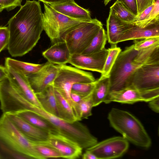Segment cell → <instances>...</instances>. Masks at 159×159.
I'll return each mask as SVG.
<instances>
[{
    "label": "cell",
    "instance_id": "32",
    "mask_svg": "<svg viewBox=\"0 0 159 159\" xmlns=\"http://www.w3.org/2000/svg\"><path fill=\"white\" fill-rule=\"evenodd\" d=\"M96 80L91 83H79L74 84L71 91L87 96L91 93L95 87Z\"/></svg>",
    "mask_w": 159,
    "mask_h": 159
},
{
    "label": "cell",
    "instance_id": "40",
    "mask_svg": "<svg viewBox=\"0 0 159 159\" xmlns=\"http://www.w3.org/2000/svg\"><path fill=\"white\" fill-rule=\"evenodd\" d=\"M44 3L47 4H57L65 3L68 2L74 1V0H38Z\"/></svg>",
    "mask_w": 159,
    "mask_h": 159
},
{
    "label": "cell",
    "instance_id": "19",
    "mask_svg": "<svg viewBox=\"0 0 159 159\" xmlns=\"http://www.w3.org/2000/svg\"><path fill=\"white\" fill-rule=\"evenodd\" d=\"M159 37V22L144 28L134 25L120 37L119 43L124 41Z\"/></svg>",
    "mask_w": 159,
    "mask_h": 159
},
{
    "label": "cell",
    "instance_id": "20",
    "mask_svg": "<svg viewBox=\"0 0 159 159\" xmlns=\"http://www.w3.org/2000/svg\"><path fill=\"white\" fill-rule=\"evenodd\" d=\"M35 94L42 108L46 112L58 117L56 99L52 85H49L43 91Z\"/></svg>",
    "mask_w": 159,
    "mask_h": 159
},
{
    "label": "cell",
    "instance_id": "25",
    "mask_svg": "<svg viewBox=\"0 0 159 159\" xmlns=\"http://www.w3.org/2000/svg\"><path fill=\"white\" fill-rule=\"evenodd\" d=\"M109 14L121 20L129 23L134 22L136 19L137 16L118 0L110 7Z\"/></svg>",
    "mask_w": 159,
    "mask_h": 159
},
{
    "label": "cell",
    "instance_id": "4",
    "mask_svg": "<svg viewBox=\"0 0 159 159\" xmlns=\"http://www.w3.org/2000/svg\"><path fill=\"white\" fill-rule=\"evenodd\" d=\"M0 141L30 159H45L5 113L0 117Z\"/></svg>",
    "mask_w": 159,
    "mask_h": 159
},
{
    "label": "cell",
    "instance_id": "13",
    "mask_svg": "<svg viewBox=\"0 0 159 159\" xmlns=\"http://www.w3.org/2000/svg\"><path fill=\"white\" fill-rule=\"evenodd\" d=\"M43 143L56 149L63 158L75 159L82 155L83 148L79 144L58 133H49L48 141Z\"/></svg>",
    "mask_w": 159,
    "mask_h": 159
},
{
    "label": "cell",
    "instance_id": "12",
    "mask_svg": "<svg viewBox=\"0 0 159 159\" xmlns=\"http://www.w3.org/2000/svg\"><path fill=\"white\" fill-rule=\"evenodd\" d=\"M58 71L57 65L47 61L39 71L26 76L36 94L43 91L49 85H52Z\"/></svg>",
    "mask_w": 159,
    "mask_h": 159
},
{
    "label": "cell",
    "instance_id": "38",
    "mask_svg": "<svg viewBox=\"0 0 159 159\" xmlns=\"http://www.w3.org/2000/svg\"><path fill=\"white\" fill-rule=\"evenodd\" d=\"M149 107L154 112L158 113L159 112V96L148 102Z\"/></svg>",
    "mask_w": 159,
    "mask_h": 159
},
{
    "label": "cell",
    "instance_id": "24",
    "mask_svg": "<svg viewBox=\"0 0 159 159\" xmlns=\"http://www.w3.org/2000/svg\"><path fill=\"white\" fill-rule=\"evenodd\" d=\"M45 63L36 64L23 62L10 57L5 60V66L9 67L16 71L26 75L39 71Z\"/></svg>",
    "mask_w": 159,
    "mask_h": 159
},
{
    "label": "cell",
    "instance_id": "35",
    "mask_svg": "<svg viewBox=\"0 0 159 159\" xmlns=\"http://www.w3.org/2000/svg\"><path fill=\"white\" fill-rule=\"evenodd\" d=\"M22 0H0V4L7 11L12 10L17 7H21Z\"/></svg>",
    "mask_w": 159,
    "mask_h": 159
},
{
    "label": "cell",
    "instance_id": "16",
    "mask_svg": "<svg viewBox=\"0 0 159 159\" xmlns=\"http://www.w3.org/2000/svg\"><path fill=\"white\" fill-rule=\"evenodd\" d=\"M107 37L111 45H116L120 37L134 25L120 20L110 14L107 20Z\"/></svg>",
    "mask_w": 159,
    "mask_h": 159
},
{
    "label": "cell",
    "instance_id": "37",
    "mask_svg": "<svg viewBox=\"0 0 159 159\" xmlns=\"http://www.w3.org/2000/svg\"><path fill=\"white\" fill-rule=\"evenodd\" d=\"M136 16L137 9L136 0H118Z\"/></svg>",
    "mask_w": 159,
    "mask_h": 159
},
{
    "label": "cell",
    "instance_id": "36",
    "mask_svg": "<svg viewBox=\"0 0 159 159\" xmlns=\"http://www.w3.org/2000/svg\"><path fill=\"white\" fill-rule=\"evenodd\" d=\"M136 1L138 12L137 16L152 4L154 2V0H136Z\"/></svg>",
    "mask_w": 159,
    "mask_h": 159
},
{
    "label": "cell",
    "instance_id": "44",
    "mask_svg": "<svg viewBox=\"0 0 159 159\" xmlns=\"http://www.w3.org/2000/svg\"><path fill=\"white\" fill-rule=\"evenodd\" d=\"M4 8L0 4V12H2Z\"/></svg>",
    "mask_w": 159,
    "mask_h": 159
},
{
    "label": "cell",
    "instance_id": "45",
    "mask_svg": "<svg viewBox=\"0 0 159 159\" xmlns=\"http://www.w3.org/2000/svg\"><path fill=\"white\" fill-rule=\"evenodd\" d=\"M0 159H1V156L0 154Z\"/></svg>",
    "mask_w": 159,
    "mask_h": 159
},
{
    "label": "cell",
    "instance_id": "8",
    "mask_svg": "<svg viewBox=\"0 0 159 159\" xmlns=\"http://www.w3.org/2000/svg\"><path fill=\"white\" fill-rule=\"evenodd\" d=\"M130 85L143 90L159 88V48L133 73Z\"/></svg>",
    "mask_w": 159,
    "mask_h": 159
},
{
    "label": "cell",
    "instance_id": "17",
    "mask_svg": "<svg viewBox=\"0 0 159 159\" xmlns=\"http://www.w3.org/2000/svg\"><path fill=\"white\" fill-rule=\"evenodd\" d=\"M49 5L57 11L72 19L82 21L92 19L90 11L79 6L74 1Z\"/></svg>",
    "mask_w": 159,
    "mask_h": 159
},
{
    "label": "cell",
    "instance_id": "30",
    "mask_svg": "<svg viewBox=\"0 0 159 159\" xmlns=\"http://www.w3.org/2000/svg\"><path fill=\"white\" fill-rule=\"evenodd\" d=\"M154 3L152 9L146 18L141 22L134 25L144 28L159 22V0H154Z\"/></svg>",
    "mask_w": 159,
    "mask_h": 159
},
{
    "label": "cell",
    "instance_id": "43",
    "mask_svg": "<svg viewBox=\"0 0 159 159\" xmlns=\"http://www.w3.org/2000/svg\"><path fill=\"white\" fill-rule=\"evenodd\" d=\"M111 0H105L104 1V4L105 6L107 5L108 3Z\"/></svg>",
    "mask_w": 159,
    "mask_h": 159
},
{
    "label": "cell",
    "instance_id": "1",
    "mask_svg": "<svg viewBox=\"0 0 159 159\" xmlns=\"http://www.w3.org/2000/svg\"><path fill=\"white\" fill-rule=\"evenodd\" d=\"M42 14L39 1L26 0L9 20L7 47L11 56H23L36 45L43 30Z\"/></svg>",
    "mask_w": 159,
    "mask_h": 159
},
{
    "label": "cell",
    "instance_id": "3",
    "mask_svg": "<svg viewBox=\"0 0 159 159\" xmlns=\"http://www.w3.org/2000/svg\"><path fill=\"white\" fill-rule=\"evenodd\" d=\"M107 118L111 127L128 141L143 148L151 146V139L144 126L130 113L113 108L109 112Z\"/></svg>",
    "mask_w": 159,
    "mask_h": 159
},
{
    "label": "cell",
    "instance_id": "39",
    "mask_svg": "<svg viewBox=\"0 0 159 159\" xmlns=\"http://www.w3.org/2000/svg\"><path fill=\"white\" fill-rule=\"evenodd\" d=\"M86 96H85L73 91H71L70 94V96L71 100L78 107V104L84 97Z\"/></svg>",
    "mask_w": 159,
    "mask_h": 159
},
{
    "label": "cell",
    "instance_id": "21",
    "mask_svg": "<svg viewBox=\"0 0 159 159\" xmlns=\"http://www.w3.org/2000/svg\"><path fill=\"white\" fill-rule=\"evenodd\" d=\"M15 114L42 130L48 133L59 134L57 129L50 123L31 111L25 110Z\"/></svg>",
    "mask_w": 159,
    "mask_h": 159
},
{
    "label": "cell",
    "instance_id": "26",
    "mask_svg": "<svg viewBox=\"0 0 159 159\" xmlns=\"http://www.w3.org/2000/svg\"><path fill=\"white\" fill-rule=\"evenodd\" d=\"M107 39V34L103 27L94 37L88 47L82 53L89 54L100 51L105 48Z\"/></svg>",
    "mask_w": 159,
    "mask_h": 159
},
{
    "label": "cell",
    "instance_id": "42",
    "mask_svg": "<svg viewBox=\"0 0 159 159\" xmlns=\"http://www.w3.org/2000/svg\"><path fill=\"white\" fill-rule=\"evenodd\" d=\"M82 158L83 159H98L94 155L87 150L83 154Z\"/></svg>",
    "mask_w": 159,
    "mask_h": 159
},
{
    "label": "cell",
    "instance_id": "6",
    "mask_svg": "<svg viewBox=\"0 0 159 159\" xmlns=\"http://www.w3.org/2000/svg\"><path fill=\"white\" fill-rule=\"evenodd\" d=\"M44 5V11L42 14L43 30L52 44L64 41V37L68 32L86 21L71 19L57 11L48 4Z\"/></svg>",
    "mask_w": 159,
    "mask_h": 159
},
{
    "label": "cell",
    "instance_id": "31",
    "mask_svg": "<svg viewBox=\"0 0 159 159\" xmlns=\"http://www.w3.org/2000/svg\"><path fill=\"white\" fill-rule=\"evenodd\" d=\"M134 47L137 51L146 50L159 45V37L134 40Z\"/></svg>",
    "mask_w": 159,
    "mask_h": 159
},
{
    "label": "cell",
    "instance_id": "29",
    "mask_svg": "<svg viewBox=\"0 0 159 159\" xmlns=\"http://www.w3.org/2000/svg\"><path fill=\"white\" fill-rule=\"evenodd\" d=\"M92 93L84 97L78 104L80 120L82 119H88L92 115V109L93 106Z\"/></svg>",
    "mask_w": 159,
    "mask_h": 159
},
{
    "label": "cell",
    "instance_id": "33",
    "mask_svg": "<svg viewBox=\"0 0 159 159\" xmlns=\"http://www.w3.org/2000/svg\"><path fill=\"white\" fill-rule=\"evenodd\" d=\"M0 150L5 155V156L7 157V158L17 159H30L27 156L11 148L1 141Z\"/></svg>",
    "mask_w": 159,
    "mask_h": 159
},
{
    "label": "cell",
    "instance_id": "28",
    "mask_svg": "<svg viewBox=\"0 0 159 159\" xmlns=\"http://www.w3.org/2000/svg\"><path fill=\"white\" fill-rule=\"evenodd\" d=\"M32 142L36 150L45 159L62 158L61 154L54 148L44 143Z\"/></svg>",
    "mask_w": 159,
    "mask_h": 159
},
{
    "label": "cell",
    "instance_id": "9",
    "mask_svg": "<svg viewBox=\"0 0 159 159\" xmlns=\"http://www.w3.org/2000/svg\"><path fill=\"white\" fill-rule=\"evenodd\" d=\"M158 96L159 88L143 90L129 85L118 91L110 92L103 102L106 104L111 102L128 104L139 102H148Z\"/></svg>",
    "mask_w": 159,
    "mask_h": 159
},
{
    "label": "cell",
    "instance_id": "2",
    "mask_svg": "<svg viewBox=\"0 0 159 159\" xmlns=\"http://www.w3.org/2000/svg\"><path fill=\"white\" fill-rule=\"evenodd\" d=\"M154 51L152 48L137 51L134 44L121 51L109 75L110 92L118 91L129 86L133 73L148 60Z\"/></svg>",
    "mask_w": 159,
    "mask_h": 159
},
{
    "label": "cell",
    "instance_id": "41",
    "mask_svg": "<svg viewBox=\"0 0 159 159\" xmlns=\"http://www.w3.org/2000/svg\"><path fill=\"white\" fill-rule=\"evenodd\" d=\"M8 72L7 68L0 65V81L8 77Z\"/></svg>",
    "mask_w": 159,
    "mask_h": 159
},
{
    "label": "cell",
    "instance_id": "22",
    "mask_svg": "<svg viewBox=\"0 0 159 159\" xmlns=\"http://www.w3.org/2000/svg\"><path fill=\"white\" fill-rule=\"evenodd\" d=\"M110 82L109 76L101 75L96 80L95 87L92 93L93 107L103 102L110 92Z\"/></svg>",
    "mask_w": 159,
    "mask_h": 159
},
{
    "label": "cell",
    "instance_id": "34",
    "mask_svg": "<svg viewBox=\"0 0 159 159\" xmlns=\"http://www.w3.org/2000/svg\"><path fill=\"white\" fill-rule=\"evenodd\" d=\"M9 34L7 27L0 26V52L7 47Z\"/></svg>",
    "mask_w": 159,
    "mask_h": 159
},
{
    "label": "cell",
    "instance_id": "5",
    "mask_svg": "<svg viewBox=\"0 0 159 159\" xmlns=\"http://www.w3.org/2000/svg\"><path fill=\"white\" fill-rule=\"evenodd\" d=\"M57 65L58 71L52 86L67 100L75 113L77 108L70 96L72 86L76 83H91L96 80L91 73L66 64Z\"/></svg>",
    "mask_w": 159,
    "mask_h": 159
},
{
    "label": "cell",
    "instance_id": "10",
    "mask_svg": "<svg viewBox=\"0 0 159 159\" xmlns=\"http://www.w3.org/2000/svg\"><path fill=\"white\" fill-rule=\"evenodd\" d=\"M129 147L127 140L123 137L116 136L98 142L86 150L93 153L98 159H110L121 157Z\"/></svg>",
    "mask_w": 159,
    "mask_h": 159
},
{
    "label": "cell",
    "instance_id": "7",
    "mask_svg": "<svg viewBox=\"0 0 159 159\" xmlns=\"http://www.w3.org/2000/svg\"><path fill=\"white\" fill-rule=\"evenodd\" d=\"M102 27L101 22L95 18L84 22L68 32L63 40L71 55L82 53Z\"/></svg>",
    "mask_w": 159,
    "mask_h": 159
},
{
    "label": "cell",
    "instance_id": "11",
    "mask_svg": "<svg viewBox=\"0 0 159 159\" xmlns=\"http://www.w3.org/2000/svg\"><path fill=\"white\" fill-rule=\"evenodd\" d=\"M108 51V49L105 48L95 53L74 54L71 55L68 63L80 69L98 72L101 74Z\"/></svg>",
    "mask_w": 159,
    "mask_h": 159
},
{
    "label": "cell",
    "instance_id": "18",
    "mask_svg": "<svg viewBox=\"0 0 159 159\" xmlns=\"http://www.w3.org/2000/svg\"><path fill=\"white\" fill-rule=\"evenodd\" d=\"M42 55L49 62L57 65L68 63L71 55L65 41L57 43L43 52Z\"/></svg>",
    "mask_w": 159,
    "mask_h": 159
},
{
    "label": "cell",
    "instance_id": "14",
    "mask_svg": "<svg viewBox=\"0 0 159 159\" xmlns=\"http://www.w3.org/2000/svg\"><path fill=\"white\" fill-rule=\"evenodd\" d=\"M6 114L20 132L30 141L36 143H45L48 139L49 133L42 130L13 113Z\"/></svg>",
    "mask_w": 159,
    "mask_h": 159
},
{
    "label": "cell",
    "instance_id": "15",
    "mask_svg": "<svg viewBox=\"0 0 159 159\" xmlns=\"http://www.w3.org/2000/svg\"><path fill=\"white\" fill-rule=\"evenodd\" d=\"M8 72V79L18 91L27 100L35 106L42 107L29 83L27 76L11 68L5 66Z\"/></svg>",
    "mask_w": 159,
    "mask_h": 159
},
{
    "label": "cell",
    "instance_id": "27",
    "mask_svg": "<svg viewBox=\"0 0 159 159\" xmlns=\"http://www.w3.org/2000/svg\"><path fill=\"white\" fill-rule=\"evenodd\" d=\"M108 53L107 57L101 75L109 76L116 60L121 51L119 47L116 45H111V47L108 49Z\"/></svg>",
    "mask_w": 159,
    "mask_h": 159
},
{
    "label": "cell",
    "instance_id": "23",
    "mask_svg": "<svg viewBox=\"0 0 159 159\" xmlns=\"http://www.w3.org/2000/svg\"><path fill=\"white\" fill-rule=\"evenodd\" d=\"M58 117L68 122L78 121L73 109L66 100L54 89Z\"/></svg>",
    "mask_w": 159,
    "mask_h": 159
}]
</instances>
